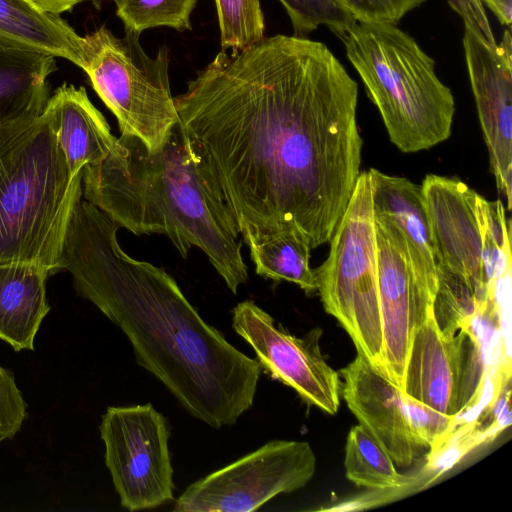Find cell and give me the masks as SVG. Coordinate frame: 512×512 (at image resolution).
<instances>
[{
	"instance_id": "1",
	"label": "cell",
	"mask_w": 512,
	"mask_h": 512,
	"mask_svg": "<svg viewBox=\"0 0 512 512\" xmlns=\"http://www.w3.org/2000/svg\"><path fill=\"white\" fill-rule=\"evenodd\" d=\"M244 242L330 241L361 174L358 85L330 49L275 35L220 51L174 97Z\"/></svg>"
},
{
	"instance_id": "2",
	"label": "cell",
	"mask_w": 512,
	"mask_h": 512,
	"mask_svg": "<svg viewBox=\"0 0 512 512\" xmlns=\"http://www.w3.org/2000/svg\"><path fill=\"white\" fill-rule=\"evenodd\" d=\"M119 228L81 199L64 239L62 269L77 293L124 333L137 364L191 416L215 429L235 424L253 406L260 364L206 323L164 269L127 255Z\"/></svg>"
},
{
	"instance_id": "3",
	"label": "cell",
	"mask_w": 512,
	"mask_h": 512,
	"mask_svg": "<svg viewBox=\"0 0 512 512\" xmlns=\"http://www.w3.org/2000/svg\"><path fill=\"white\" fill-rule=\"evenodd\" d=\"M82 188L119 227L165 235L183 258L202 250L233 294L247 281L236 222L180 120L157 150L121 135L105 159L83 168Z\"/></svg>"
},
{
	"instance_id": "4",
	"label": "cell",
	"mask_w": 512,
	"mask_h": 512,
	"mask_svg": "<svg viewBox=\"0 0 512 512\" xmlns=\"http://www.w3.org/2000/svg\"><path fill=\"white\" fill-rule=\"evenodd\" d=\"M49 83L0 110V265L62 271L61 255L82 174L73 176L46 107Z\"/></svg>"
},
{
	"instance_id": "5",
	"label": "cell",
	"mask_w": 512,
	"mask_h": 512,
	"mask_svg": "<svg viewBox=\"0 0 512 512\" xmlns=\"http://www.w3.org/2000/svg\"><path fill=\"white\" fill-rule=\"evenodd\" d=\"M341 40L400 151L426 150L449 138L453 95L414 38L395 24L356 22Z\"/></svg>"
},
{
	"instance_id": "6",
	"label": "cell",
	"mask_w": 512,
	"mask_h": 512,
	"mask_svg": "<svg viewBox=\"0 0 512 512\" xmlns=\"http://www.w3.org/2000/svg\"><path fill=\"white\" fill-rule=\"evenodd\" d=\"M315 274L325 311L344 328L357 352L383 372L377 239L367 171L361 172L330 239L329 255Z\"/></svg>"
},
{
	"instance_id": "7",
	"label": "cell",
	"mask_w": 512,
	"mask_h": 512,
	"mask_svg": "<svg viewBox=\"0 0 512 512\" xmlns=\"http://www.w3.org/2000/svg\"><path fill=\"white\" fill-rule=\"evenodd\" d=\"M83 37L82 70L116 117L121 135L159 149L179 121L170 90L168 48L163 45L150 57L139 35L125 32L118 38L104 25Z\"/></svg>"
},
{
	"instance_id": "8",
	"label": "cell",
	"mask_w": 512,
	"mask_h": 512,
	"mask_svg": "<svg viewBox=\"0 0 512 512\" xmlns=\"http://www.w3.org/2000/svg\"><path fill=\"white\" fill-rule=\"evenodd\" d=\"M100 436L121 506L153 509L174 500L175 484L168 448L169 423L151 403L110 406L102 415Z\"/></svg>"
},
{
	"instance_id": "9",
	"label": "cell",
	"mask_w": 512,
	"mask_h": 512,
	"mask_svg": "<svg viewBox=\"0 0 512 512\" xmlns=\"http://www.w3.org/2000/svg\"><path fill=\"white\" fill-rule=\"evenodd\" d=\"M316 456L306 441L272 440L190 484L174 512H252L282 493L303 488Z\"/></svg>"
},
{
	"instance_id": "10",
	"label": "cell",
	"mask_w": 512,
	"mask_h": 512,
	"mask_svg": "<svg viewBox=\"0 0 512 512\" xmlns=\"http://www.w3.org/2000/svg\"><path fill=\"white\" fill-rule=\"evenodd\" d=\"M489 367L474 332L443 335L432 309L413 333L403 393L459 420L481 399Z\"/></svg>"
},
{
	"instance_id": "11",
	"label": "cell",
	"mask_w": 512,
	"mask_h": 512,
	"mask_svg": "<svg viewBox=\"0 0 512 512\" xmlns=\"http://www.w3.org/2000/svg\"><path fill=\"white\" fill-rule=\"evenodd\" d=\"M232 327L252 347L263 373L292 388L308 405L329 415L338 412L341 379L321 352L320 327L297 337L251 300L233 308Z\"/></svg>"
},
{
	"instance_id": "12",
	"label": "cell",
	"mask_w": 512,
	"mask_h": 512,
	"mask_svg": "<svg viewBox=\"0 0 512 512\" xmlns=\"http://www.w3.org/2000/svg\"><path fill=\"white\" fill-rule=\"evenodd\" d=\"M463 47L466 65L490 170L498 191L512 208V37L490 46L465 27Z\"/></svg>"
},
{
	"instance_id": "13",
	"label": "cell",
	"mask_w": 512,
	"mask_h": 512,
	"mask_svg": "<svg viewBox=\"0 0 512 512\" xmlns=\"http://www.w3.org/2000/svg\"><path fill=\"white\" fill-rule=\"evenodd\" d=\"M383 372L402 391L414 331L433 309L434 295L416 277L389 225L374 216Z\"/></svg>"
},
{
	"instance_id": "14",
	"label": "cell",
	"mask_w": 512,
	"mask_h": 512,
	"mask_svg": "<svg viewBox=\"0 0 512 512\" xmlns=\"http://www.w3.org/2000/svg\"><path fill=\"white\" fill-rule=\"evenodd\" d=\"M431 226L437 265L463 278L484 301L486 233L476 209L477 193L464 182L428 174L420 185Z\"/></svg>"
},
{
	"instance_id": "15",
	"label": "cell",
	"mask_w": 512,
	"mask_h": 512,
	"mask_svg": "<svg viewBox=\"0 0 512 512\" xmlns=\"http://www.w3.org/2000/svg\"><path fill=\"white\" fill-rule=\"evenodd\" d=\"M338 373L342 379L340 395L359 425L388 453L396 466H410L422 448L412 435L403 391L359 352Z\"/></svg>"
},
{
	"instance_id": "16",
	"label": "cell",
	"mask_w": 512,
	"mask_h": 512,
	"mask_svg": "<svg viewBox=\"0 0 512 512\" xmlns=\"http://www.w3.org/2000/svg\"><path fill=\"white\" fill-rule=\"evenodd\" d=\"M367 172L374 216L389 225L416 277L435 296L436 252L421 186L374 168Z\"/></svg>"
},
{
	"instance_id": "17",
	"label": "cell",
	"mask_w": 512,
	"mask_h": 512,
	"mask_svg": "<svg viewBox=\"0 0 512 512\" xmlns=\"http://www.w3.org/2000/svg\"><path fill=\"white\" fill-rule=\"evenodd\" d=\"M59 145L73 176L87 165L107 157L117 142L103 114L93 105L83 86L62 83L49 96Z\"/></svg>"
},
{
	"instance_id": "18",
	"label": "cell",
	"mask_w": 512,
	"mask_h": 512,
	"mask_svg": "<svg viewBox=\"0 0 512 512\" xmlns=\"http://www.w3.org/2000/svg\"><path fill=\"white\" fill-rule=\"evenodd\" d=\"M0 44L61 58L82 69L84 37L31 0H0Z\"/></svg>"
},
{
	"instance_id": "19",
	"label": "cell",
	"mask_w": 512,
	"mask_h": 512,
	"mask_svg": "<svg viewBox=\"0 0 512 512\" xmlns=\"http://www.w3.org/2000/svg\"><path fill=\"white\" fill-rule=\"evenodd\" d=\"M46 268L30 264L0 265V339L15 351L34 350L35 336L50 311Z\"/></svg>"
},
{
	"instance_id": "20",
	"label": "cell",
	"mask_w": 512,
	"mask_h": 512,
	"mask_svg": "<svg viewBox=\"0 0 512 512\" xmlns=\"http://www.w3.org/2000/svg\"><path fill=\"white\" fill-rule=\"evenodd\" d=\"M245 244L258 275L276 282L294 283L308 295L317 291L315 268L310 267L312 248L302 234L279 231Z\"/></svg>"
},
{
	"instance_id": "21",
	"label": "cell",
	"mask_w": 512,
	"mask_h": 512,
	"mask_svg": "<svg viewBox=\"0 0 512 512\" xmlns=\"http://www.w3.org/2000/svg\"><path fill=\"white\" fill-rule=\"evenodd\" d=\"M344 468L347 479L374 492L394 493L416 480L400 474L388 453L359 424L347 435Z\"/></svg>"
},
{
	"instance_id": "22",
	"label": "cell",
	"mask_w": 512,
	"mask_h": 512,
	"mask_svg": "<svg viewBox=\"0 0 512 512\" xmlns=\"http://www.w3.org/2000/svg\"><path fill=\"white\" fill-rule=\"evenodd\" d=\"M437 276L433 315L443 335L453 337L460 330H468L473 320L487 309L489 301L480 299L463 278L440 265Z\"/></svg>"
},
{
	"instance_id": "23",
	"label": "cell",
	"mask_w": 512,
	"mask_h": 512,
	"mask_svg": "<svg viewBox=\"0 0 512 512\" xmlns=\"http://www.w3.org/2000/svg\"><path fill=\"white\" fill-rule=\"evenodd\" d=\"M125 32L136 35L166 26L179 32L191 30V13L197 0H113Z\"/></svg>"
},
{
	"instance_id": "24",
	"label": "cell",
	"mask_w": 512,
	"mask_h": 512,
	"mask_svg": "<svg viewBox=\"0 0 512 512\" xmlns=\"http://www.w3.org/2000/svg\"><path fill=\"white\" fill-rule=\"evenodd\" d=\"M222 51H242L264 38L260 0H215Z\"/></svg>"
},
{
	"instance_id": "25",
	"label": "cell",
	"mask_w": 512,
	"mask_h": 512,
	"mask_svg": "<svg viewBox=\"0 0 512 512\" xmlns=\"http://www.w3.org/2000/svg\"><path fill=\"white\" fill-rule=\"evenodd\" d=\"M279 1L290 18L295 36L305 37L323 25L341 39L356 24L338 0Z\"/></svg>"
},
{
	"instance_id": "26",
	"label": "cell",
	"mask_w": 512,
	"mask_h": 512,
	"mask_svg": "<svg viewBox=\"0 0 512 512\" xmlns=\"http://www.w3.org/2000/svg\"><path fill=\"white\" fill-rule=\"evenodd\" d=\"M403 402L412 435L422 449L437 448L459 424L456 417L440 414L404 393Z\"/></svg>"
},
{
	"instance_id": "27",
	"label": "cell",
	"mask_w": 512,
	"mask_h": 512,
	"mask_svg": "<svg viewBox=\"0 0 512 512\" xmlns=\"http://www.w3.org/2000/svg\"><path fill=\"white\" fill-rule=\"evenodd\" d=\"M356 22L397 24L426 0H338Z\"/></svg>"
},
{
	"instance_id": "28",
	"label": "cell",
	"mask_w": 512,
	"mask_h": 512,
	"mask_svg": "<svg viewBox=\"0 0 512 512\" xmlns=\"http://www.w3.org/2000/svg\"><path fill=\"white\" fill-rule=\"evenodd\" d=\"M27 417V404L13 374L0 365V442L12 439Z\"/></svg>"
},
{
	"instance_id": "29",
	"label": "cell",
	"mask_w": 512,
	"mask_h": 512,
	"mask_svg": "<svg viewBox=\"0 0 512 512\" xmlns=\"http://www.w3.org/2000/svg\"><path fill=\"white\" fill-rule=\"evenodd\" d=\"M448 3L463 19L465 27L488 45L497 44L481 0H448Z\"/></svg>"
},
{
	"instance_id": "30",
	"label": "cell",
	"mask_w": 512,
	"mask_h": 512,
	"mask_svg": "<svg viewBox=\"0 0 512 512\" xmlns=\"http://www.w3.org/2000/svg\"><path fill=\"white\" fill-rule=\"evenodd\" d=\"M17 93V81L8 62L0 55V107L7 105Z\"/></svg>"
},
{
	"instance_id": "31",
	"label": "cell",
	"mask_w": 512,
	"mask_h": 512,
	"mask_svg": "<svg viewBox=\"0 0 512 512\" xmlns=\"http://www.w3.org/2000/svg\"><path fill=\"white\" fill-rule=\"evenodd\" d=\"M494 13L501 24L510 26L512 21V0H481Z\"/></svg>"
},
{
	"instance_id": "32",
	"label": "cell",
	"mask_w": 512,
	"mask_h": 512,
	"mask_svg": "<svg viewBox=\"0 0 512 512\" xmlns=\"http://www.w3.org/2000/svg\"><path fill=\"white\" fill-rule=\"evenodd\" d=\"M39 8L52 14L60 15L71 11L76 5L87 0H31Z\"/></svg>"
}]
</instances>
